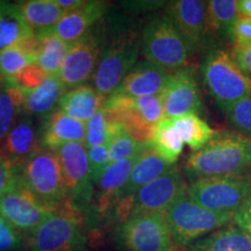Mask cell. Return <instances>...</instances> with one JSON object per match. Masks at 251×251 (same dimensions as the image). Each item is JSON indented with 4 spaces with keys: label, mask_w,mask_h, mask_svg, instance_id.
Listing matches in <instances>:
<instances>
[{
    "label": "cell",
    "mask_w": 251,
    "mask_h": 251,
    "mask_svg": "<svg viewBox=\"0 0 251 251\" xmlns=\"http://www.w3.org/2000/svg\"><path fill=\"white\" fill-rule=\"evenodd\" d=\"M141 50L147 61L168 72L190 65V47L168 13L152 18L141 34Z\"/></svg>",
    "instance_id": "cell-5"
},
{
    "label": "cell",
    "mask_w": 251,
    "mask_h": 251,
    "mask_svg": "<svg viewBox=\"0 0 251 251\" xmlns=\"http://www.w3.org/2000/svg\"><path fill=\"white\" fill-rule=\"evenodd\" d=\"M226 117L231 130L251 140V96L231 106Z\"/></svg>",
    "instance_id": "cell-36"
},
{
    "label": "cell",
    "mask_w": 251,
    "mask_h": 251,
    "mask_svg": "<svg viewBox=\"0 0 251 251\" xmlns=\"http://www.w3.org/2000/svg\"><path fill=\"white\" fill-rule=\"evenodd\" d=\"M24 93L11 81L0 86V143L23 114Z\"/></svg>",
    "instance_id": "cell-31"
},
{
    "label": "cell",
    "mask_w": 251,
    "mask_h": 251,
    "mask_svg": "<svg viewBox=\"0 0 251 251\" xmlns=\"http://www.w3.org/2000/svg\"><path fill=\"white\" fill-rule=\"evenodd\" d=\"M87 156H89L91 180L94 186V184L99 180L101 175L109 166L107 144L87 149Z\"/></svg>",
    "instance_id": "cell-38"
},
{
    "label": "cell",
    "mask_w": 251,
    "mask_h": 251,
    "mask_svg": "<svg viewBox=\"0 0 251 251\" xmlns=\"http://www.w3.org/2000/svg\"><path fill=\"white\" fill-rule=\"evenodd\" d=\"M233 225L242 229L251 241V194L246 202L233 214Z\"/></svg>",
    "instance_id": "cell-42"
},
{
    "label": "cell",
    "mask_w": 251,
    "mask_h": 251,
    "mask_svg": "<svg viewBox=\"0 0 251 251\" xmlns=\"http://www.w3.org/2000/svg\"><path fill=\"white\" fill-rule=\"evenodd\" d=\"M251 174V140L234 130L215 131L203 148L184 163L187 183L200 178Z\"/></svg>",
    "instance_id": "cell-1"
},
{
    "label": "cell",
    "mask_w": 251,
    "mask_h": 251,
    "mask_svg": "<svg viewBox=\"0 0 251 251\" xmlns=\"http://www.w3.org/2000/svg\"><path fill=\"white\" fill-rule=\"evenodd\" d=\"M109 124L111 121L107 112L102 107L86 122V139L84 144L86 149L107 144Z\"/></svg>",
    "instance_id": "cell-35"
},
{
    "label": "cell",
    "mask_w": 251,
    "mask_h": 251,
    "mask_svg": "<svg viewBox=\"0 0 251 251\" xmlns=\"http://www.w3.org/2000/svg\"><path fill=\"white\" fill-rule=\"evenodd\" d=\"M237 11L240 18L251 19V0H238Z\"/></svg>",
    "instance_id": "cell-45"
},
{
    "label": "cell",
    "mask_w": 251,
    "mask_h": 251,
    "mask_svg": "<svg viewBox=\"0 0 251 251\" xmlns=\"http://www.w3.org/2000/svg\"><path fill=\"white\" fill-rule=\"evenodd\" d=\"M19 180V166L0 155V198L8 193Z\"/></svg>",
    "instance_id": "cell-40"
},
{
    "label": "cell",
    "mask_w": 251,
    "mask_h": 251,
    "mask_svg": "<svg viewBox=\"0 0 251 251\" xmlns=\"http://www.w3.org/2000/svg\"><path fill=\"white\" fill-rule=\"evenodd\" d=\"M86 139V124L55 111L50 114L41 131V147L57 151L67 143H83Z\"/></svg>",
    "instance_id": "cell-21"
},
{
    "label": "cell",
    "mask_w": 251,
    "mask_h": 251,
    "mask_svg": "<svg viewBox=\"0 0 251 251\" xmlns=\"http://www.w3.org/2000/svg\"><path fill=\"white\" fill-rule=\"evenodd\" d=\"M50 75L41 69L37 64H30L27 68H25L24 70H21L18 75L12 78L11 81L12 84H14L19 90H21L23 92L26 91H30L39 87L41 84L48 78Z\"/></svg>",
    "instance_id": "cell-37"
},
{
    "label": "cell",
    "mask_w": 251,
    "mask_h": 251,
    "mask_svg": "<svg viewBox=\"0 0 251 251\" xmlns=\"http://www.w3.org/2000/svg\"><path fill=\"white\" fill-rule=\"evenodd\" d=\"M61 165L69 197L87 203L92 200L89 156L83 143H67L55 151Z\"/></svg>",
    "instance_id": "cell-15"
},
{
    "label": "cell",
    "mask_w": 251,
    "mask_h": 251,
    "mask_svg": "<svg viewBox=\"0 0 251 251\" xmlns=\"http://www.w3.org/2000/svg\"><path fill=\"white\" fill-rule=\"evenodd\" d=\"M35 64L34 59L20 46L0 52V83L8 81L28 65Z\"/></svg>",
    "instance_id": "cell-34"
},
{
    "label": "cell",
    "mask_w": 251,
    "mask_h": 251,
    "mask_svg": "<svg viewBox=\"0 0 251 251\" xmlns=\"http://www.w3.org/2000/svg\"><path fill=\"white\" fill-rule=\"evenodd\" d=\"M21 244V233L0 215V251H18Z\"/></svg>",
    "instance_id": "cell-39"
},
{
    "label": "cell",
    "mask_w": 251,
    "mask_h": 251,
    "mask_svg": "<svg viewBox=\"0 0 251 251\" xmlns=\"http://www.w3.org/2000/svg\"><path fill=\"white\" fill-rule=\"evenodd\" d=\"M122 6L128 9H135L136 12L141 11H151L162 7L163 5L168 4L165 1H129V2H121Z\"/></svg>",
    "instance_id": "cell-44"
},
{
    "label": "cell",
    "mask_w": 251,
    "mask_h": 251,
    "mask_svg": "<svg viewBox=\"0 0 251 251\" xmlns=\"http://www.w3.org/2000/svg\"><path fill=\"white\" fill-rule=\"evenodd\" d=\"M30 251H87L80 220L50 216L31 234Z\"/></svg>",
    "instance_id": "cell-14"
},
{
    "label": "cell",
    "mask_w": 251,
    "mask_h": 251,
    "mask_svg": "<svg viewBox=\"0 0 251 251\" xmlns=\"http://www.w3.org/2000/svg\"><path fill=\"white\" fill-rule=\"evenodd\" d=\"M33 118L21 114L0 143V155L15 166H20L39 148Z\"/></svg>",
    "instance_id": "cell-22"
},
{
    "label": "cell",
    "mask_w": 251,
    "mask_h": 251,
    "mask_svg": "<svg viewBox=\"0 0 251 251\" xmlns=\"http://www.w3.org/2000/svg\"><path fill=\"white\" fill-rule=\"evenodd\" d=\"M202 83L212 99L225 113L231 106L251 96V81L224 48H212L201 63Z\"/></svg>",
    "instance_id": "cell-4"
},
{
    "label": "cell",
    "mask_w": 251,
    "mask_h": 251,
    "mask_svg": "<svg viewBox=\"0 0 251 251\" xmlns=\"http://www.w3.org/2000/svg\"><path fill=\"white\" fill-rule=\"evenodd\" d=\"M106 42V25L102 21L71 43L57 77L65 87L84 85L93 77Z\"/></svg>",
    "instance_id": "cell-9"
},
{
    "label": "cell",
    "mask_w": 251,
    "mask_h": 251,
    "mask_svg": "<svg viewBox=\"0 0 251 251\" xmlns=\"http://www.w3.org/2000/svg\"><path fill=\"white\" fill-rule=\"evenodd\" d=\"M141 35L136 29L117 25L106 29V42L92 79L97 92L107 98L118 90L121 81L139 59Z\"/></svg>",
    "instance_id": "cell-2"
},
{
    "label": "cell",
    "mask_w": 251,
    "mask_h": 251,
    "mask_svg": "<svg viewBox=\"0 0 251 251\" xmlns=\"http://www.w3.org/2000/svg\"><path fill=\"white\" fill-rule=\"evenodd\" d=\"M33 35L34 31L21 15L18 2L0 0V52L19 46Z\"/></svg>",
    "instance_id": "cell-26"
},
{
    "label": "cell",
    "mask_w": 251,
    "mask_h": 251,
    "mask_svg": "<svg viewBox=\"0 0 251 251\" xmlns=\"http://www.w3.org/2000/svg\"><path fill=\"white\" fill-rule=\"evenodd\" d=\"M105 99L93 86L84 84L63 94L58 103V111L86 124L102 107Z\"/></svg>",
    "instance_id": "cell-23"
},
{
    "label": "cell",
    "mask_w": 251,
    "mask_h": 251,
    "mask_svg": "<svg viewBox=\"0 0 251 251\" xmlns=\"http://www.w3.org/2000/svg\"><path fill=\"white\" fill-rule=\"evenodd\" d=\"M168 13L186 41L192 54L206 48L207 1L202 0H177L166 4Z\"/></svg>",
    "instance_id": "cell-17"
},
{
    "label": "cell",
    "mask_w": 251,
    "mask_h": 251,
    "mask_svg": "<svg viewBox=\"0 0 251 251\" xmlns=\"http://www.w3.org/2000/svg\"><path fill=\"white\" fill-rule=\"evenodd\" d=\"M169 74L147 59L137 62L114 93L129 98L159 96L168 81Z\"/></svg>",
    "instance_id": "cell-18"
},
{
    "label": "cell",
    "mask_w": 251,
    "mask_h": 251,
    "mask_svg": "<svg viewBox=\"0 0 251 251\" xmlns=\"http://www.w3.org/2000/svg\"><path fill=\"white\" fill-rule=\"evenodd\" d=\"M187 185L184 172L179 166L174 165L170 170L137 191L131 201L129 218L165 213L180 197L186 194Z\"/></svg>",
    "instance_id": "cell-11"
},
{
    "label": "cell",
    "mask_w": 251,
    "mask_h": 251,
    "mask_svg": "<svg viewBox=\"0 0 251 251\" xmlns=\"http://www.w3.org/2000/svg\"><path fill=\"white\" fill-rule=\"evenodd\" d=\"M183 251H251V241L242 229L230 224L199 238Z\"/></svg>",
    "instance_id": "cell-25"
},
{
    "label": "cell",
    "mask_w": 251,
    "mask_h": 251,
    "mask_svg": "<svg viewBox=\"0 0 251 251\" xmlns=\"http://www.w3.org/2000/svg\"><path fill=\"white\" fill-rule=\"evenodd\" d=\"M186 194L208 211L234 214L251 194V174L200 178L188 183Z\"/></svg>",
    "instance_id": "cell-8"
},
{
    "label": "cell",
    "mask_w": 251,
    "mask_h": 251,
    "mask_svg": "<svg viewBox=\"0 0 251 251\" xmlns=\"http://www.w3.org/2000/svg\"><path fill=\"white\" fill-rule=\"evenodd\" d=\"M102 108L111 120L124 126L137 142L150 146L156 126L164 119L161 96L129 98L113 93Z\"/></svg>",
    "instance_id": "cell-7"
},
{
    "label": "cell",
    "mask_w": 251,
    "mask_h": 251,
    "mask_svg": "<svg viewBox=\"0 0 251 251\" xmlns=\"http://www.w3.org/2000/svg\"><path fill=\"white\" fill-rule=\"evenodd\" d=\"M18 6L34 34L54 28L65 12L56 0H28L19 1Z\"/></svg>",
    "instance_id": "cell-29"
},
{
    "label": "cell",
    "mask_w": 251,
    "mask_h": 251,
    "mask_svg": "<svg viewBox=\"0 0 251 251\" xmlns=\"http://www.w3.org/2000/svg\"><path fill=\"white\" fill-rule=\"evenodd\" d=\"M56 2L64 11H69V9L76 8L78 6H80L84 2V0H56Z\"/></svg>",
    "instance_id": "cell-46"
},
{
    "label": "cell",
    "mask_w": 251,
    "mask_h": 251,
    "mask_svg": "<svg viewBox=\"0 0 251 251\" xmlns=\"http://www.w3.org/2000/svg\"><path fill=\"white\" fill-rule=\"evenodd\" d=\"M106 9L107 6L102 1H84L78 7L65 11L58 24L50 30L71 45L101 21Z\"/></svg>",
    "instance_id": "cell-20"
},
{
    "label": "cell",
    "mask_w": 251,
    "mask_h": 251,
    "mask_svg": "<svg viewBox=\"0 0 251 251\" xmlns=\"http://www.w3.org/2000/svg\"><path fill=\"white\" fill-rule=\"evenodd\" d=\"M65 90L67 87L57 76H49L39 87L23 92V114L48 118L55 112V106L59 103Z\"/></svg>",
    "instance_id": "cell-24"
},
{
    "label": "cell",
    "mask_w": 251,
    "mask_h": 251,
    "mask_svg": "<svg viewBox=\"0 0 251 251\" xmlns=\"http://www.w3.org/2000/svg\"><path fill=\"white\" fill-rule=\"evenodd\" d=\"M238 17L236 0L207 1V36H215L231 43L233 28Z\"/></svg>",
    "instance_id": "cell-28"
},
{
    "label": "cell",
    "mask_w": 251,
    "mask_h": 251,
    "mask_svg": "<svg viewBox=\"0 0 251 251\" xmlns=\"http://www.w3.org/2000/svg\"><path fill=\"white\" fill-rule=\"evenodd\" d=\"M119 241L127 251H179L172 241L165 213H152L126 220Z\"/></svg>",
    "instance_id": "cell-10"
},
{
    "label": "cell",
    "mask_w": 251,
    "mask_h": 251,
    "mask_svg": "<svg viewBox=\"0 0 251 251\" xmlns=\"http://www.w3.org/2000/svg\"><path fill=\"white\" fill-rule=\"evenodd\" d=\"M109 121H111V124H109V135L107 141L109 164L136 157L143 149L149 147L147 144L137 142L125 129L121 124L113 121L111 119H109Z\"/></svg>",
    "instance_id": "cell-32"
},
{
    "label": "cell",
    "mask_w": 251,
    "mask_h": 251,
    "mask_svg": "<svg viewBox=\"0 0 251 251\" xmlns=\"http://www.w3.org/2000/svg\"><path fill=\"white\" fill-rule=\"evenodd\" d=\"M171 120L179 130L184 143H186L192 151L203 148L215 134L211 126L197 114H186Z\"/></svg>",
    "instance_id": "cell-33"
},
{
    "label": "cell",
    "mask_w": 251,
    "mask_h": 251,
    "mask_svg": "<svg viewBox=\"0 0 251 251\" xmlns=\"http://www.w3.org/2000/svg\"><path fill=\"white\" fill-rule=\"evenodd\" d=\"M231 55L241 71L251 81V47L242 49H231Z\"/></svg>",
    "instance_id": "cell-43"
},
{
    "label": "cell",
    "mask_w": 251,
    "mask_h": 251,
    "mask_svg": "<svg viewBox=\"0 0 251 251\" xmlns=\"http://www.w3.org/2000/svg\"><path fill=\"white\" fill-rule=\"evenodd\" d=\"M165 220L174 244L183 251L199 238L233 224V214L208 211L185 194L165 212Z\"/></svg>",
    "instance_id": "cell-6"
},
{
    "label": "cell",
    "mask_w": 251,
    "mask_h": 251,
    "mask_svg": "<svg viewBox=\"0 0 251 251\" xmlns=\"http://www.w3.org/2000/svg\"><path fill=\"white\" fill-rule=\"evenodd\" d=\"M19 177L40 202L54 214L70 205L57 155L42 147L19 166Z\"/></svg>",
    "instance_id": "cell-3"
},
{
    "label": "cell",
    "mask_w": 251,
    "mask_h": 251,
    "mask_svg": "<svg viewBox=\"0 0 251 251\" xmlns=\"http://www.w3.org/2000/svg\"><path fill=\"white\" fill-rule=\"evenodd\" d=\"M231 49H242L251 47V19L238 18L233 28Z\"/></svg>",
    "instance_id": "cell-41"
},
{
    "label": "cell",
    "mask_w": 251,
    "mask_h": 251,
    "mask_svg": "<svg viewBox=\"0 0 251 251\" xmlns=\"http://www.w3.org/2000/svg\"><path fill=\"white\" fill-rule=\"evenodd\" d=\"M136 157L109 164L99 180L94 184L92 202L99 214L106 215L114 208L125 185L127 184Z\"/></svg>",
    "instance_id": "cell-19"
},
{
    "label": "cell",
    "mask_w": 251,
    "mask_h": 251,
    "mask_svg": "<svg viewBox=\"0 0 251 251\" xmlns=\"http://www.w3.org/2000/svg\"><path fill=\"white\" fill-rule=\"evenodd\" d=\"M0 215L19 233H31L46 220L55 215L19 180L15 186L0 198Z\"/></svg>",
    "instance_id": "cell-13"
},
{
    "label": "cell",
    "mask_w": 251,
    "mask_h": 251,
    "mask_svg": "<svg viewBox=\"0 0 251 251\" xmlns=\"http://www.w3.org/2000/svg\"><path fill=\"white\" fill-rule=\"evenodd\" d=\"M172 166L174 165L169 164L161 158L158 153L150 146L137 155L127 184L125 185L114 206L115 214L122 224L129 218L131 201H133V198L137 193V191L142 188L144 185L158 178L164 172L170 170Z\"/></svg>",
    "instance_id": "cell-16"
},
{
    "label": "cell",
    "mask_w": 251,
    "mask_h": 251,
    "mask_svg": "<svg viewBox=\"0 0 251 251\" xmlns=\"http://www.w3.org/2000/svg\"><path fill=\"white\" fill-rule=\"evenodd\" d=\"M150 147L169 164L176 165L184 149V140L171 119H163L153 130Z\"/></svg>",
    "instance_id": "cell-30"
},
{
    "label": "cell",
    "mask_w": 251,
    "mask_h": 251,
    "mask_svg": "<svg viewBox=\"0 0 251 251\" xmlns=\"http://www.w3.org/2000/svg\"><path fill=\"white\" fill-rule=\"evenodd\" d=\"M164 119H175L186 114H201L203 105L192 65L169 74L168 81L159 94Z\"/></svg>",
    "instance_id": "cell-12"
},
{
    "label": "cell",
    "mask_w": 251,
    "mask_h": 251,
    "mask_svg": "<svg viewBox=\"0 0 251 251\" xmlns=\"http://www.w3.org/2000/svg\"><path fill=\"white\" fill-rule=\"evenodd\" d=\"M35 35L37 37L35 64L50 76H57L71 45L56 36L50 29L36 33Z\"/></svg>",
    "instance_id": "cell-27"
}]
</instances>
